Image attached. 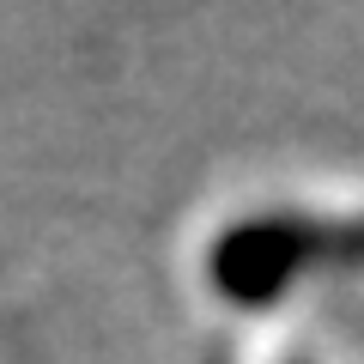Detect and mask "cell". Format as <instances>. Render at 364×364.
Segmentation results:
<instances>
[{"label": "cell", "mask_w": 364, "mask_h": 364, "mask_svg": "<svg viewBox=\"0 0 364 364\" xmlns=\"http://www.w3.org/2000/svg\"><path fill=\"white\" fill-rule=\"evenodd\" d=\"M322 255V225L310 219H249L213 243V286L231 304H273L286 298L310 261Z\"/></svg>", "instance_id": "cell-1"}]
</instances>
